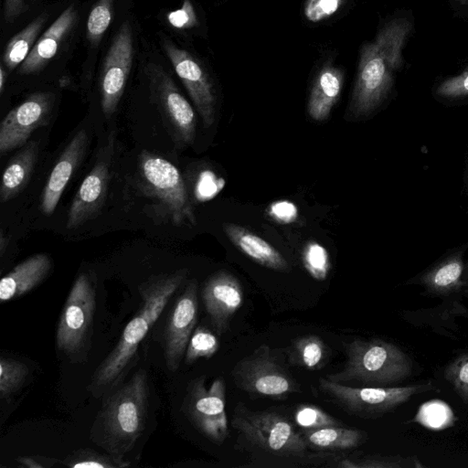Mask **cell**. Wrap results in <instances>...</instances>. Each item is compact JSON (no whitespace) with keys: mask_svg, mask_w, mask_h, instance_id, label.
Returning a JSON list of instances; mask_svg holds the SVG:
<instances>
[{"mask_svg":"<svg viewBox=\"0 0 468 468\" xmlns=\"http://www.w3.org/2000/svg\"><path fill=\"white\" fill-rule=\"evenodd\" d=\"M347 0H305L303 16L311 23H320L336 14Z\"/></svg>","mask_w":468,"mask_h":468,"instance_id":"e575fe53","label":"cell"},{"mask_svg":"<svg viewBox=\"0 0 468 468\" xmlns=\"http://www.w3.org/2000/svg\"><path fill=\"white\" fill-rule=\"evenodd\" d=\"M319 388L335 404L359 418H378L411 398L438 390L431 382L402 387H353L319 378Z\"/></svg>","mask_w":468,"mask_h":468,"instance_id":"52a82bcc","label":"cell"},{"mask_svg":"<svg viewBox=\"0 0 468 468\" xmlns=\"http://www.w3.org/2000/svg\"><path fill=\"white\" fill-rule=\"evenodd\" d=\"M29 374L26 364L10 357L0 358V395L8 399L25 383Z\"/></svg>","mask_w":468,"mask_h":468,"instance_id":"83f0119b","label":"cell"},{"mask_svg":"<svg viewBox=\"0 0 468 468\" xmlns=\"http://www.w3.org/2000/svg\"><path fill=\"white\" fill-rule=\"evenodd\" d=\"M121 460L111 459L108 456L101 455L90 450L81 451L68 460L67 465L73 468H112L122 467L128 463H120Z\"/></svg>","mask_w":468,"mask_h":468,"instance_id":"d590c367","label":"cell"},{"mask_svg":"<svg viewBox=\"0 0 468 468\" xmlns=\"http://www.w3.org/2000/svg\"><path fill=\"white\" fill-rule=\"evenodd\" d=\"M132 61V31L129 24L123 23L106 55L101 79V109L107 119L114 113L122 96Z\"/></svg>","mask_w":468,"mask_h":468,"instance_id":"5bb4252c","label":"cell"},{"mask_svg":"<svg viewBox=\"0 0 468 468\" xmlns=\"http://www.w3.org/2000/svg\"><path fill=\"white\" fill-rule=\"evenodd\" d=\"M7 244H8V239L5 236L3 229H1V231H0V253H1V256L5 253Z\"/></svg>","mask_w":468,"mask_h":468,"instance_id":"7bdbcfd3","label":"cell"},{"mask_svg":"<svg viewBox=\"0 0 468 468\" xmlns=\"http://www.w3.org/2000/svg\"><path fill=\"white\" fill-rule=\"evenodd\" d=\"M112 0H98L90 13L87 30L89 37L96 41L108 28L112 20Z\"/></svg>","mask_w":468,"mask_h":468,"instance_id":"836d02e7","label":"cell"},{"mask_svg":"<svg viewBox=\"0 0 468 468\" xmlns=\"http://www.w3.org/2000/svg\"><path fill=\"white\" fill-rule=\"evenodd\" d=\"M87 146L88 133L82 129L75 133L59 155L42 193L40 207L45 215L54 212L64 189L83 159Z\"/></svg>","mask_w":468,"mask_h":468,"instance_id":"d6986e66","label":"cell"},{"mask_svg":"<svg viewBox=\"0 0 468 468\" xmlns=\"http://www.w3.org/2000/svg\"><path fill=\"white\" fill-rule=\"evenodd\" d=\"M113 150V139L111 137L101 149L94 165L72 200L66 224L68 229L82 226L100 213L107 195Z\"/></svg>","mask_w":468,"mask_h":468,"instance_id":"7c38bea8","label":"cell"},{"mask_svg":"<svg viewBox=\"0 0 468 468\" xmlns=\"http://www.w3.org/2000/svg\"><path fill=\"white\" fill-rule=\"evenodd\" d=\"M218 337L207 327L197 326L188 342L185 360L190 365L199 358H210L218 349Z\"/></svg>","mask_w":468,"mask_h":468,"instance_id":"f1b7e54d","label":"cell"},{"mask_svg":"<svg viewBox=\"0 0 468 468\" xmlns=\"http://www.w3.org/2000/svg\"><path fill=\"white\" fill-rule=\"evenodd\" d=\"M148 398L147 374L140 369L110 399L102 424L113 451H128L140 437L147 418Z\"/></svg>","mask_w":468,"mask_h":468,"instance_id":"277c9868","label":"cell"},{"mask_svg":"<svg viewBox=\"0 0 468 468\" xmlns=\"http://www.w3.org/2000/svg\"><path fill=\"white\" fill-rule=\"evenodd\" d=\"M45 20L44 16H38L14 36L7 43L3 57L6 68L14 69L20 63L25 61L31 51V47L45 24Z\"/></svg>","mask_w":468,"mask_h":468,"instance_id":"4316f807","label":"cell"},{"mask_svg":"<svg viewBox=\"0 0 468 468\" xmlns=\"http://www.w3.org/2000/svg\"><path fill=\"white\" fill-rule=\"evenodd\" d=\"M39 153L38 143L31 141L11 159L2 176L0 201L16 197L28 184Z\"/></svg>","mask_w":468,"mask_h":468,"instance_id":"cb8c5ba5","label":"cell"},{"mask_svg":"<svg viewBox=\"0 0 468 468\" xmlns=\"http://www.w3.org/2000/svg\"><path fill=\"white\" fill-rule=\"evenodd\" d=\"M197 283L190 281L177 298L165 331V356L168 369L176 371L197 321Z\"/></svg>","mask_w":468,"mask_h":468,"instance_id":"2e32d148","label":"cell"},{"mask_svg":"<svg viewBox=\"0 0 468 468\" xmlns=\"http://www.w3.org/2000/svg\"><path fill=\"white\" fill-rule=\"evenodd\" d=\"M424 288L431 296L452 298L468 288V269L463 250L451 252L408 282Z\"/></svg>","mask_w":468,"mask_h":468,"instance_id":"ac0fdd59","label":"cell"},{"mask_svg":"<svg viewBox=\"0 0 468 468\" xmlns=\"http://www.w3.org/2000/svg\"><path fill=\"white\" fill-rule=\"evenodd\" d=\"M437 94L447 99L468 95V67L459 75L442 81L437 88Z\"/></svg>","mask_w":468,"mask_h":468,"instance_id":"8d00e7d4","label":"cell"},{"mask_svg":"<svg viewBox=\"0 0 468 468\" xmlns=\"http://www.w3.org/2000/svg\"><path fill=\"white\" fill-rule=\"evenodd\" d=\"M340 467L356 468H409L423 467L416 457L367 455L357 463L343 460L338 463Z\"/></svg>","mask_w":468,"mask_h":468,"instance_id":"1f68e13d","label":"cell"},{"mask_svg":"<svg viewBox=\"0 0 468 468\" xmlns=\"http://www.w3.org/2000/svg\"><path fill=\"white\" fill-rule=\"evenodd\" d=\"M224 231L232 244L256 263L275 271L288 269L284 257L254 232L236 224H227Z\"/></svg>","mask_w":468,"mask_h":468,"instance_id":"7402d4cb","label":"cell"},{"mask_svg":"<svg viewBox=\"0 0 468 468\" xmlns=\"http://www.w3.org/2000/svg\"><path fill=\"white\" fill-rule=\"evenodd\" d=\"M5 80V72L3 69V67H1V69H0V92L1 93L4 90Z\"/></svg>","mask_w":468,"mask_h":468,"instance_id":"ee69618b","label":"cell"},{"mask_svg":"<svg viewBox=\"0 0 468 468\" xmlns=\"http://www.w3.org/2000/svg\"><path fill=\"white\" fill-rule=\"evenodd\" d=\"M138 174L143 191L156 201L173 224L196 223L184 178L176 166L162 156L143 151L139 156Z\"/></svg>","mask_w":468,"mask_h":468,"instance_id":"5b68a950","label":"cell"},{"mask_svg":"<svg viewBox=\"0 0 468 468\" xmlns=\"http://www.w3.org/2000/svg\"><path fill=\"white\" fill-rule=\"evenodd\" d=\"M96 308V290L88 273H80L66 299L57 327L58 349L79 352L87 341Z\"/></svg>","mask_w":468,"mask_h":468,"instance_id":"9c48e42d","label":"cell"},{"mask_svg":"<svg viewBox=\"0 0 468 468\" xmlns=\"http://www.w3.org/2000/svg\"><path fill=\"white\" fill-rule=\"evenodd\" d=\"M201 295L211 324L220 336L229 329L232 317L243 303L242 286L234 275L219 271L206 281Z\"/></svg>","mask_w":468,"mask_h":468,"instance_id":"e0dca14e","label":"cell"},{"mask_svg":"<svg viewBox=\"0 0 468 468\" xmlns=\"http://www.w3.org/2000/svg\"><path fill=\"white\" fill-rule=\"evenodd\" d=\"M303 263L308 273L317 281L325 280L331 267L326 249L315 241H309L304 246Z\"/></svg>","mask_w":468,"mask_h":468,"instance_id":"f546056e","label":"cell"},{"mask_svg":"<svg viewBox=\"0 0 468 468\" xmlns=\"http://www.w3.org/2000/svg\"><path fill=\"white\" fill-rule=\"evenodd\" d=\"M344 83V71L339 67L324 64L316 73L309 95V116L322 122L328 118L337 102Z\"/></svg>","mask_w":468,"mask_h":468,"instance_id":"44dd1931","label":"cell"},{"mask_svg":"<svg viewBox=\"0 0 468 468\" xmlns=\"http://www.w3.org/2000/svg\"><path fill=\"white\" fill-rule=\"evenodd\" d=\"M447 411H450V409L441 401H430V403L421 407L417 417H419L418 420L421 421L423 425L430 428L440 429L445 427V423L447 424V422L438 418L437 415Z\"/></svg>","mask_w":468,"mask_h":468,"instance_id":"74e56055","label":"cell"},{"mask_svg":"<svg viewBox=\"0 0 468 468\" xmlns=\"http://www.w3.org/2000/svg\"><path fill=\"white\" fill-rule=\"evenodd\" d=\"M327 358V346L316 335H303L294 339L288 351L290 364L310 370L322 368Z\"/></svg>","mask_w":468,"mask_h":468,"instance_id":"484cf974","label":"cell"},{"mask_svg":"<svg viewBox=\"0 0 468 468\" xmlns=\"http://www.w3.org/2000/svg\"><path fill=\"white\" fill-rule=\"evenodd\" d=\"M152 94L175 144L184 148L196 136L197 119L194 109L180 93L173 80L159 72L152 78Z\"/></svg>","mask_w":468,"mask_h":468,"instance_id":"4fadbf2b","label":"cell"},{"mask_svg":"<svg viewBox=\"0 0 468 468\" xmlns=\"http://www.w3.org/2000/svg\"><path fill=\"white\" fill-rule=\"evenodd\" d=\"M186 278V273L178 270L154 276L141 284L142 307L125 326L115 347L94 372L89 387L93 394L111 389L119 382L132 363L142 340Z\"/></svg>","mask_w":468,"mask_h":468,"instance_id":"7a4b0ae2","label":"cell"},{"mask_svg":"<svg viewBox=\"0 0 468 468\" xmlns=\"http://www.w3.org/2000/svg\"><path fill=\"white\" fill-rule=\"evenodd\" d=\"M75 17L76 12L72 5L59 15L22 63L21 73L31 74L40 70L55 56L62 38L73 26Z\"/></svg>","mask_w":468,"mask_h":468,"instance_id":"603a6c76","label":"cell"},{"mask_svg":"<svg viewBox=\"0 0 468 468\" xmlns=\"http://www.w3.org/2000/svg\"><path fill=\"white\" fill-rule=\"evenodd\" d=\"M27 0H5V19L12 22L27 10Z\"/></svg>","mask_w":468,"mask_h":468,"instance_id":"60d3db41","label":"cell"},{"mask_svg":"<svg viewBox=\"0 0 468 468\" xmlns=\"http://www.w3.org/2000/svg\"><path fill=\"white\" fill-rule=\"evenodd\" d=\"M268 214L277 222L288 224L296 220L298 209L291 201L279 200L270 205Z\"/></svg>","mask_w":468,"mask_h":468,"instance_id":"ab89813d","label":"cell"},{"mask_svg":"<svg viewBox=\"0 0 468 468\" xmlns=\"http://www.w3.org/2000/svg\"><path fill=\"white\" fill-rule=\"evenodd\" d=\"M303 436L308 444L315 448L334 451L356 448L367 439L363 431L341 426L304 430Z\"/></svg>","mask_w":468,"mask_h":468,"instance_id":"d4e9b609","label":"cell"},{"mask_svg":"<svg viewBox=\"0 0 468 468\" xmlns=\"http://www.w3.org/2000/svg\"><path fill=\"white\" fill-rule=\"evenodd\" d=\"M52 266V260L45 253L34 254L17 264L0 281L1 303L32 291L47 278Z\"/></svg>","mask_w":468,"mask_h":468,"instance_id":"ffe728a7","label":"cell"},{"mask_svg":"<svg viewBox=\"0 0 468 468\" xmlns=\"http://www.w3.org/2000/svg\"><path fill=\"white\" fill-rule=\"evenodd\" d=\"M443 376L459 397L468 403V352H462L452 358L446 365Z\"/></svg>","mask_w":468,"mask_h":468,"instance_id":"4dcf8cb0","label":"cell"},{"mask_svg":"<svg viewBox=\"0 0 468 468\" xmlns=\"http://www.w3.org/2000/svg\"><path fill=\"white\" fill-rule=\"evenodd\" d=\"M185 411L204 436L216 443L223 442L229 435L224 378L214 379L208 388L204 376L196 378L188 387Z\"/></svg>","mask_w":468,"mask_h":468,"instance_id":"30bf717a","label":"cell"},{"mask_svg":"<svg viewBox=\"0 0 468 468\" xmlns=\"http://www.w3.org/2000/svg\"><path fill=\"white\" fill-rule=\"evenodd\" d=\"M168 58L204 124L209 127L215 121L216 95L211 80L201 64L186 50L165 41Z\"/></svg>","mask_w":468,"mask_h":468,"instance_id":"9a60e30c","label":"cell"},{"mask_svg":"<svg viewBox=\"0 0 468 468\" xmlns=\"http://www.w3.org/2000/svg\"><path fill=\"white\" fill-rule=\"evenodd\" d=\"M232 427L252 445L279 456H304L308 443L292 423L276 411H253L236 405Z\"/></svg>","mask_w":468,"mask_h":468,"instance_id":"8992f818","label":"cell"},{"mask_svg":"<svg viewBox=\"0 0 468 468\" xmlns=\"http://www.w3.org/2000/svg\"><path fill=\"white\" fill-rule=\"evenodd\" d=\"M463 2L468 4V0H462Z\"/></svg>","mask_w":468,"mask_h":468,"instance_id":"f6af8a7d","label":"cell"},{"mask_svg":"<svg viewBox=\"0 0 468 468\" xmlns=\"http://www.w3.org/2000/svg\"><path fill=\"white\" fill-rule=\"evenodd\" d=\"M466 266H467V269H468V261L466 262Z\"/></svg>","mask_w":468,"mask_h":468,"instance_id":"bcb514c9","label":"cell"},{"mask_svg":"<svg viewBox=\"0 0 468 468\" xmlns=\"http://www.w3.org/2000/svg\"><path fill=\"white\" fill-rule=\"evenodd\" d=\"M342 370L329 374V380L353 387H386L409 378L412 359L397 345L379 339H356L346 346Z\"/></svg>","mask_w":468,"mask_h":468,"instance_id":"3957f363","label":"cell"},{"mask_svg":"<svg viewBox=\"0 0 468 468\" xmlns=\"http://www.w3.org/2000/svg\"><path fill=\"white\" fill-rule=\"evenodd\" d=\"M17 462L21 466L27 468H43L48 466V464L41 463L39 458L37 457H21L17 459Z\"/></svg>","mask_w":468,"mask_h":468,"instance_id":"b9f144b4","label":"cell"},{"mask_svg":"<svg viewBox=\"0 0 468 468\" xmlns=\"http://www.w3.org/2000/svg\"><path fill=\"white\" fill-rule=\"evenodd\" d=\"M53 104V94L38 92L12 109L0 124V154L27 144L35 131L49 122Z\"/></svg>","mask_w":468,"mask_h":468,"instance_id":"8fae6325","label":"cell"},{"mask_svg":"<svg viewBox=\"0 0 468 468\" xmlns=\"http://www.w3.org/2000/svg\"><path fill=\"white\" fill-rule=\"evenodd\" d=\"M296 424L303 430H315L329 426H341V422L314 405H300L294 411Z\"/></svg>","mask_w":468,"mask_h":468,"instance_id":"d6a6232c","label":"cell"},{"mask_svg":"<svg viewBox=\"0 0 468 468\" xmlns=\"http://www.w3.org/2000/svg\"><path fill=\"white\" fill-rule=\"evenodd\" d=\"M169 23L176 28H188L197 25V18L189 0H184L180 9L167 15Z\"/></svg>","mask_w":468,"mask_h":468,"instance_id":"f35d334b","label":"cell"},{"mask_svg":"<svg viewBox=\"0 0 468 468\" xmlns=\"http://www.w3.org/2000/svg\"><path fill=\"white\" fill-rule=\"evenodd\" d=\"M410 30L407 19H393L379 30L374 40L361 48L349 105L353 117L369 114L388 96L394 73L402 65V49Z\"/></svg>","mask_w":468,"mask_h":468,"instance_id":"6da1fadb","label":"cell"},{"mask_svg":"<svg viewBox=\"0 0 468 468\" xmlns=\"http://www.w3.org/2000/svg\"><path fill=\"white\" fill-rule=\"evenodd\" d=\"M231 377L236 387L250 395L282 398L300 391L290 371L265 344L238 361Z\"/></svg>","mask_w":468,"mask_h":468,"instance_id":"ba28073f","label":"cell"}]
</instances>
